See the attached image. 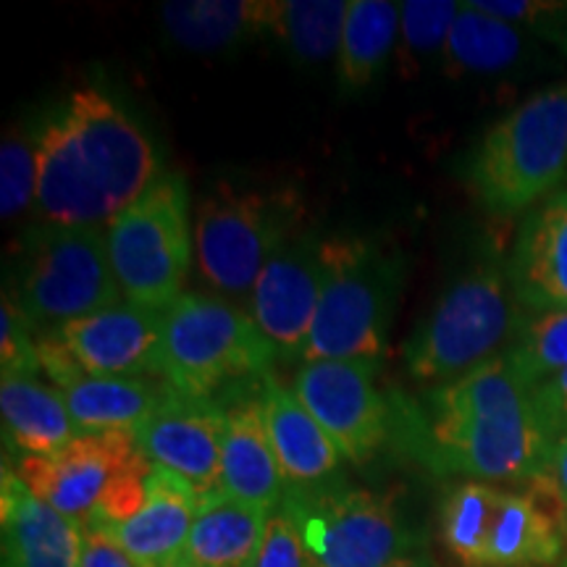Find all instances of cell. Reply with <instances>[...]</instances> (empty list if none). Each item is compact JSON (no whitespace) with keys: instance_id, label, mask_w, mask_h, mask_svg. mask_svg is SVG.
Wrapping results in <instances>:
<instances>
[{"instance_id":"obj_13","label":"cell","mask_w":567,"mask_h":567,"mask_svg":"<svg viewBox=\"0 0 567 567\" xmlns=\"http://www.w3.org/2000/svg\"><path fill=\"white\" fill-rule=\"evenodd\" d=\"M224 434L226 408L172 389L134 439L147 463L184 481L203 502L221 492Z\"/></svg>"},{"instance_id":"obj_12","label":"cell","mask_w":567,"mask_h":567,"mask_svg":"<svg viewBox=\"0 0 567 567\" xmlns=\"http://www.w3.org/2000/svg\"><path fill=\"white\" fill-rule=\"evenodd\" d=\"M142 460L132 434H76L63 450L21 457L17 476L38 499L76 523H87L113 478Z\"/></svg>"},{"instance_id":"obj_5","label":"cell","mask_w":567,"mask_h":567,"mask_svg":"<svg viewBox=\"0 0 567 567\" xmlns=\"http://www.w3.org/2000/svg\"><path fill=\"white\" fill-rule=\"evenodd\" d=\"M323 292L302 363H373L386 347L405 266L365 239H323Z\"/></svg>"},{"instance_id":"obj_20","label":"cell","mask_w":567,"mask_h":567,"mask_svg":"<svg viewBox=\"0 0 567 567\" xmlns=\"http://www.w3.org/2000/svg\"><path fill=\"white\" fill-rule=\"evenodd\" d=\"M197 507L200 499L193 488L151 465L145 505L130 520L109 530L137 567H172L187 547Z\"/></svg>"},{"instance_id":"obj_22","label":"cell","mask_w":567,"mask_h":567,"mask_svg":"<svg viewBox=\"0 0 567 567\" xmlns=\"http://www.w3.org/2000/svg\"><path fill=\"white\" fill-rule=\"evenodd\" d=\"M271 11L268 0H174L161 6V19L176 45L216 53L268 32Z\"/></svg>"},{"instance_id":"obj_7","label":"cell","mask_w":567,"mask_h":567,"mask_svg":"<svg viewBox=\"0 0 567 567\" xmlns=\"http://www.w3.org/2000/svg\"><path fill=\"white\" fill-rule=\"evenodd\" d=\"M109 252L124 300L153 310L179 300L195 252L187 182L161 174L109 224Z\"/></svg>"},{"instance_id":"obj_23","label":"cell","mask_w":567,"mask_h":567,"mask_svg":"<svg viewBox=\"0 0 567 567\" xmlns=\"http://www.w3.org/2000/svg\"><path fill=\"white\" fill-rule=\"evenodd\" d=\"M268 515L224 492L208 496L197 507L182 559L197 567H250Z\"/></svg>"},{"instance_id":"obj_17","label":"cell","mask_w":567,"mask_h":567,"mask_svg":"<svg viewBox=\"0 0 567 567\" xmlns=\"http://www.w3.org/2000/svg\"><path fill=\"white\" fill-rule=\"evenodd\" d=\"M507 266L523 308L567 310V187L530 208Z\"/></svg>"},{"instance_id":"obj_28","label":"cell","mask_w":567,"mask_h":567,"mask_svg":"<svg viewBox=\"0 0 567 567\" xmlns=\"http://www.w3.org/2000/svg\"><path fill=\"white\" fill-rule=\"evenodd\" d=\"M505 492L481 481L446 488L439 507L444 547L463 567H486V549Z\"/></svg>"},{"instance_id":"obj_36","label":"cell","mask_w":567,"mask_h":567,"mask_svg":"<svg viewBox=\"0 0 567 567\" xmlns=\"http://www.w3.org/2000/svg\"><path fill=\"white\" fill-rule=\"evenodd\" d=\"M534 494L559 523H565L567 513V434L559 436L555 446H551V455L547 460V467L542 471V476L534 481Z\"/></svg>"},{"instance_id":"obj_16","label":"cell","mask_w":567,"mask_h":567,"mask_svg":"<svg viewBox=\"0 0 567 567\" xmlns=\"http://www.w3.org/2000/svg\"><path fill=\"white\" fill-rule=\"evenodd\" d=\"M0 494L3 567H80L82 523L38 499L9 467H3Z\"/></svg>"},{"instance_id":"obj_37","label":"cell","mask_w":567,"mask_h":567,"mask_svg":"<svg viewBox=\"0 0 567 567\" xmlns=\"http://www.w3.org/2000/svg\"><path fill=\"white\" fill-rule=\"evenodd\" d=\"M530 394H534V405L544 425L557 442L559 436L567 434V368L536 386Z\"/></svg>"},{"instance_id":"obj_27","label":"cell","mask_w":567,"mask_h":567,"mask_svg":"<svg viewBox=\"0 0 567 567\" xmlns=\"http://www.w3.org/2000/svg\"><path fill=\"white\" fill-rule=\"evenodd\" d=\"M400 42V3L392 0H350L342 48H339V82L344 90H363L375 80L389 53Z\"/></svg>"},{"instance_id":"obj_42","label":"cell","mask_w":567,"mask_h":567,"mask_svg":"<svg viewBox=\"0 0 567 567\" xmlns=\"http://www.w3.org/2000/svg\"><path fill=\"white\" fill-rule=\"evenodd\" d=\"M565 567H567V565H565Z\"/></svg>"},{"instance_id":"obj_11","label":"cell","mask_w":567,"mask_h":567,"mask_svg":"<svg viewBox=\"0 0 567 567\" xmlns=\"http://www.w3.org/2000/svg\"><path fill=\"white\" fill-rule=\"evenodd\" d=\"M292 389L350 463H368L386 442L389 405L373 381V363H302L295 373Z\"/></svg>"},{"instance_id":"obj_40","label":"cell","mask_w":567,"mask_h":567,"mask_svg":"<svg viewBox=\"0 0 567 567\" xmlns=\"http://www.w3.org/2000/svg\"><path fill=\"white\" fill-rule=\"evenodd\" d=\"M172 567H197V565H193V563H187V559H179V563H174Z\"/></svg>"},{"instance_id":"obj_34","label":"cell","mask_w":567,"mask_h":567,"mask_svg":"<svg viewBox=\"0 0 567 567\" xmlns=\"http://www.w3.org/2000/svg\"><path fill=\"white\" fill-rule=\"evenodd\" d=\"M34 323L24 313L17 297L3 295V308H0V368L6 375H38L40 352L38 337H34Z\"/></svg>"},{"instance_id":"obj_39","label":"cell","mask_w":567,"mask_h":567,"mask_svg":"<svg viewBox=\"0 0 567 567\" xmlns=\"http://www.w3.org/2000/svg\"><path fill=\"white\" fill-rule=\"evenodd\" d=\"M389 567H439V565L429 555H423V551H415V555L400 557L396 563H392Z\"/></svg>"},{"instance_id":"obj_15","label":"cell","mask_w":567,"mask_h":567,"mask_svg":"<svg viewBox=\"0 0 567 567\" xmlns=\"http://www.w3.org/2000/svg\"><path fill=\"white\" fill-rule=\"evenodd\" d=\"M87 375L161 373L163 310L122 300L111 308L55 329Z\"/></svg>"},{"instance_id":"obj_29","label":"cell","mask_w":567,"mask_h":567,"mask_svg":"<svg viewBox=\"0 0 567 567\" xmlns=\"http://www.w3.org/2000/svg\"><path fill=\"white\" fill-rule=\"evenodd\" d=\"M350 0H276L271 27L287 51L305 63L337 59Z\"/></svg>"},{"instance_id":"obj_24","label":"cell","mask_w":567,"mask_h":567,"mask_svg":"<svg viewBox=\"0 0 567 567\" xmlns=\"http://www.w3.org/2000/svg\"><path fill=\"white\" fill-rule=\"evenodd\" d=\"M0 413L6 439L24 457L53 455L76 436L61 392L42 384L38 375H6L0 381Z\"/></svg>"},{"instance_id":"obj_14","label":"cell","mask_w":567,"mask_h":567,"mask_svg":"<svg viewBox=\"0 0 567 567\" xmlns=\"http://www.w3.org/2000/svg\"><path fill=\"white\" fill-rule=\"evenodd\" d=\"M323 276V243L295 237L255 281L245 310L279 358L302 363L321 302Z\"/></svg>"},{"instance_id":"obj_25","label":"cell","mask_w":567,"mask_h":567,"mask_svg":"<svg viewBox=\"0 0 567 567\" xmlns=\"http://www.w3.org/2000/svg\"><path fill=\"white\" fill-rule=\"evenodd\" d=\"M565 526L536 496L505 492L486 549V567H555Z\"/></svg>"},{"instance_id":"obj_8","label":"cell","mask_w":567,"mask_h":567,"mask_svg":"<svg viewBox=\"0 0 567 567\" xmlns=\"http://www.w3.org/2000/svg\"><path fill=\"white\" fill-rule=\"evenodd\" d=\"M122 297L111 266L109 229L42 224L32 231L17 300L34 329L55 331L101 313Z\"/></svg>"},{"instance_id":"obj_35","label":"cell","mask_w":567,"mask_h":567,"mask_svg":"<svg viewBox=\"0 0 567 567\" xmlns=\"http://www.w3.org/2000/svg\"><path fill=\"white\" fill-rule=\"evenodd\" d=\"M250 567H310L300 528L284 502L268 515L264 538Z\"/></svg>"},{"instance_id":"obj_9","label":"cell","mask_w":567,"mask_h":567,"mask_svg":"<svg viewBox=\"0 0 567 567\" xmlns=\"http://www.w3.org/2000/svg\"><path fill=\"white\" fill-rule=\"evenodd\" d=\"M281 502L300 528L310 567H389L423 547L389 496L342 478L287 492Z\"/></svg>"},{"instance_id":"obj_26","label":"cell","mask_w":567,"mask_h":567,"mask_svg":"<svg viewBox=\"0 0 567 567\" xmlns=\"http://www.w3.org/2000/svg\"><path fill=\"white\" fill-rule=\"evenodd\" d=\"M526 55V34L520 27L463 3L452 24L442 61L446 74H499L517 66Z\"/></svg>"},{"instance_id":"obj_2","label":"cell","mask_w":567,"mask_h":567,"mask_svg":"<svg viewBox=\"0 0 567 567\" xmlns=\"http://www.w3.org/2000/svg\"><path fill=\"white\" fill-rule=\"evenodd\" d=\"M417 450L436 473L481 481H534L555 439L505 354L425 396Z\"/></svg>"},{"instance_id":"obj_6","label":"cell","mask_w":567,"mask_h":567,"mask_svg":"<svg viewBox=\"0 0 567 567\" xmlns=\"http://www.w3.org/2000/svg\"><path fill=\"white\" fill-rule=\"evenodd\" d=\"M279 358L247 310L184 292L163 310L161 375L176 392L213 400L237 381H264Z\"/></svg>"},{"instance_id":"obj_4","label":"cell","mask_w":567,"mask_h":567,"mask_svg":"<svg viewBox=\"0 0 567 567\" xmlns=\"http://www.w3.org/2000/svg\"><path fill=\"white\" fill-rule=\"evenodd\" d=\"M565 174L567 84H555L484 134L467 166V184L488 213L515 216L555 193Z\"/></svg>"},{"instance_id":"obj_18","label":"cell","mask_w":567,"mask_h":567,"mask_svg":"<svg viewBox=\"0 0 567 567\" xmlns=\"http://www.w3.org/2000/svg\"><path fill=\"white\" fill-rule=\"evenodd\" d=\"M260 400L287 492H310L337 481V471L344 460L342 452L313 413L302 405L295 389L284 386L274 373H268Z\"/></svg>"},{"instance_id":"obj_3","label":"cell","mask_w":567,"mask_h":567,"mask_svg":"<svg viewBox=\"0 0 567 567\" xmlns=\"http://www.w3.org/2000/svg\"><path fill=\"white\" fill-rule=\"evenodd\" d=\"M509 266L484 260L460 274L405 344V365L423 384H446L499 358L526 321Z\"/></svg>"},{"instance_id":"obj_1","label":"cell","mask_w":567,"mask_h":567,"mask_svg":"<svg viewBox=\"0 0 567 567\" xmlns=\"http://www.w3.org/2000/svg\"><path fill=\"white\" fill-rule=\"evenodd\" d=\"M38 208L45 224L103 226L158 179L145 132L101 90L71 92L38 140Z\"/></svg>"},{"instance_id":"obj_33","label":"cell","mask_w":567,"mask_h":567,"mask_svg":"<svg viewBox=\"0 0 567 567\" xmlns=\"http://www.w3.org/2000/svg\"><path fill=\"white\" fill-rule=\"evenodd\" d=\"M473 6L478 11L520 27L523 32L528 30L549 40L551 45L563 48L567 53V3H555V0H476Z\"/></svg>"},{"instance_id":"obj_21","label":"cell","mask_w":567,"mask_h":567,"mask_svg":"<svg viewBox=\"0 0 567 567\" xmlns=\"http://www.w3.org/2000/svg\"><path fill=\"white\" fill-rule=\"evenodd\" d=\"M76 434H137L158 413L172 386L145 375H84L59 389Z\"/></svg>"},{"instance_id":"obj_30","label":"cell","mask_w":567,"mask_h":567,"mask_svg":"<svg viewBox=\"0 0 567 567\" xmlns=\"http://www.w3.org/2000/svg\"><path fill=\"white\" fill-rule=\"evenodd\" d=\"M502 354L520 384L534 392L567 368V310H528L513 344Z\"/></svg>"},{"instance_id":"obj_31","label":"cell","mask_w":567,"mask_h":567,"mask_svg":"<svg viewBox=\"0 0 567 567\" xmlns=\"http://www.w3.org/2000/svg\"><path fill=\"white\" fill-rule=\"evenodd\" d=\"M460 11H463V3L457 0H405L400 3L402 69L413 71L429 55H442Z\"/></svg>"},{"instance_id":"obj_10","label":"cell","mask_w":567,"mask_h":567,"mask_svg":"<svg viewBox=\"0 0 567 567\" xmlns=\"http://www.w3.org/2000/svg\"><path fill=\"white\" fill-rule=\"evenodd\" d=\"M297 218V200L287 193L218 187L195 213L197 271L213 289L247 302L258 276L295 239Z\"/></svg>"},{"instance_id":"obj_41","label":"cell","mask_w":567,"mask_h":567,"mask_svg":"<svg viewBox=\"0 0 567 567\" xmlns=\"http://www.w3.org/2000/svg\"><path fill=\"white\" fill-rule=\"evenodd\" d=\"M563 526H565V536H567V513H565V523H563Z\"/></svg>"},{"instance_id":"obj_19","label":"cell","mask_w":567,"mask_h":567,"mask_svg":"<svg viewBox=\"0 0 567 567\" xmlns=\"http://www.w3.org/2000/svg\"><path fill=\"white\" fill-rule=\"evenodd\" d=\"M221 492L266 513H274L287 494L260 396H247L226 408Z\"/></svg>"},{"instance_id":"obj_32","label":"cell","mask_w":567,"mask_h":567,"mask_svg":"<svg viewBox=\"0 0 567 567\" xmlns=\"http://www.w3.org/2000/svg\"><path fill=\"white\" fill-rule=\"evenodd\" d=\"M32 203H38V145L9 134L0 147V213L9 221Z\"/></svg>"},{"instance_id":"obj_38","label":"cell","mask_w":567,"mask_h":567,"mask_svg":"<svg viewBox=\"0 0 567 567\" xmlns=\"http://www.w3.org/2000/svg\"><path fill=\"white\" fill-rule=\"evenodd\" d=\"M82 528L84 544L80 567H137L109 528L97 526V523H87Z\"/></svg>"}]
</instances>
